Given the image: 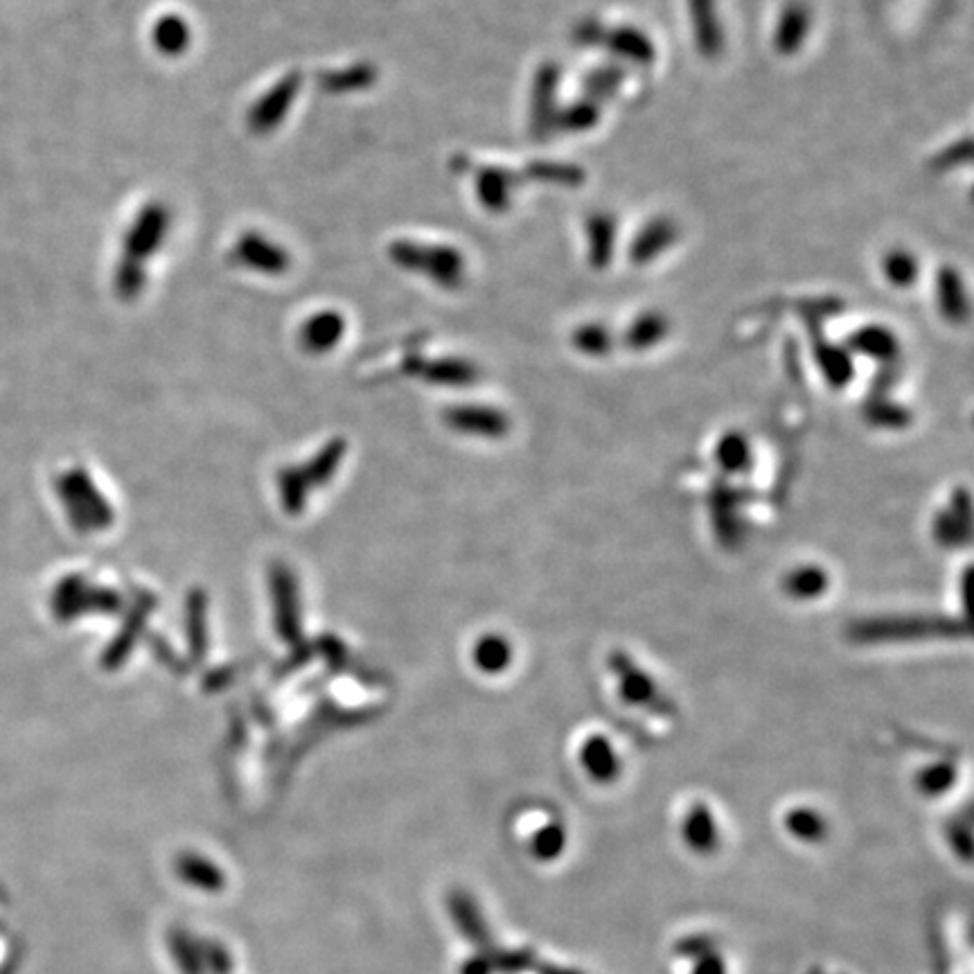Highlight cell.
I'll return each instance as SVG.
<instances>
[{"label": "cell", "mask_w": 974, "mask_h": 974, "mask_svg": "<svg viewBox=\"0 0 974 974\" xmlns=\"http://www.w3.org/2000/svg\"><path fill=\"white\" fill-rule=\"evenodd\" d=\"M959 623L943 616H894V618H864L850 625L848 637L862 645L880 643H909L930 639H954Z\"/></svg>", "instance_id": "cell-1"}, {"label": "cell", "mask_w": 974, "mask_h": 974, "mask_svg": "<svg viewBox=\"0 0 974 974\" xmlns=\"http://www.w3.org/2000/svg\"><path fill=\"white\" fill-rule=\"evenodd\" d=\"M607 666L610 672L616 677L618 697L627 706L664 715V718L675 713L672 702L662 693V689H658L656 679L650 672H645L632 656L625 654L623 650H614L607 656Z\"/></svg>", "instance_id": "cell-2"}, {"label": "cell", "mask_w": 974, "mask_h": 974, "mask_svg": "<svg viewBox=\"0 0 974 974\" xmlns=\"http://www.w3.org/2000/svg\"><path fill=\"white\" fill-rule=\"evenodd\" d=\"M562 81V68L555 62L537 66L530 91V133L537 140L549 138L555 131L558 120V91Z\"/></svg>", "instance_id": "cell-3"}, {"label": "cell", "mask_w": 974, "mask_h": 974, "mask_svg": "<svg viewBox=\"0 0 974 974\" xmlns=\"http://www.w3.org/2000/svg\"><path fill=\"white\" fill-rule=\"evenodd\" d=\"M693 41L702 60H718L725 52L727 37L718 14V0H689Z\"/></svg>", "instance_id": "cell-4"}, {"label": "cell", "mask_w": 974, "mask_h": 974, "mask_svg": "<svg viewBox=\"0 0 974 974\" xmlns=\"http://www.w3.org/2000/svg\"><path fill=\"white\" fill-rule=\"evenodd\" d=\"M679 240V226L672 217H654L641 226V231L629 244L627 257L635 267H648L662 257Z\"/></svg>", "instance_id": "cell-5"}, {"label": "cell", "mask_w": 974, "mask_h": 974, "mask_svg": "<svg viewBox=\"0 0 974 974\" xmlns=\"http://www.w3.org/2000/svg\"><path fill=\"white\" fill-rule=\"evenodd\" d=\"M578 762L587 779L598 785H610L620 777L623 760L618 756V749L614 742L603 733H591L585 738L578 752Z\"/></svg>", "instance_id": "cell-6"}, {"label": "cell", "mask_w": 974, "mask_h": 974, "mask_svg": "<svg viewBox=\"0 0 974 974\" xmlns=\"http://www.w3.org/2000/svg\"><path fill=\"white\" fill-rule=\"evenodd\" d=\"M812 27V10L806 0H787L773 27L771 46L779 54L792 56L806 46Z\"/></svg>", "instance_id": "cell-7"}, {"label": "cell", "mask_w": 974, "mask_h": 974, "mask_svg": "<svg viewBox=\"0 0 974 974\" xmlns=\"http://www.w3.org/2000/svg\"><path fill=\"white\" fill-rule=\"evenodd\" d=\"M587 235V262L595 271H605L616 255L618 242V221L612 213L598 210L587 217L585 223Z\"/></svg>", "instance_id": "cell-8"}, {"label": "cell", "mask_w": 974, "mask_h": 974, "mask_svg": "<svg viewBox=\"0 0 974 974\" xmlns=\"http://www.w3.org/2000/svg\"><path fill=\"white\" fill-rule=\"evenodd\" d=\"M936 305L940 317L950 325H963L970 319V298L959 269L945 265L936 271L934 280Z\"/></svg>", "instance_id": "cell-9"}, {"label": "cell", "mask_w": 974, "mask_h": 974, "mask_svg": "<svg viewBox=\"0 0 974 974\" xmlns=\"http://www.w3.org/2000/svg\"><path fill=\"white\" fill-rule=\"evenodd\" d=\"M607 50L618 60L635 66H652L656 62V46L652 37L637 25H618L603 37Z\"/></svg>", "instance_id": "cell-10"}, {"label": "cell", "mask_w": 974, "mask_h": 974, "mask_svg": "<svg viewBox=\"0 0 974 974\" xmlns=\"http://www.w3.org/2000/svg\"><path fill=\"white\" fill-rule=\"evenodd\" d=\"M846 348L877 363H894L900 357V341L896 332L877 323L855 330L846 343Z\"/></svg>", "instance_id": "cell-11"}, {"label": "cell", "mask_w": 974, "mask_h": 974, "mask_svg": "<svg viewBox=\"0 0 974 974\" xmlns=\"http://www.w3.org/2000/svg\"><path fill=\"white\" fill-rule=\"evenodd\" d=\"M683 844L697 855H710L720 846V830L710 808L706 804H695L683 815L681 821Z\"/></svg>", "instance_id": "cell-12"}, {"label": "cell", "mask_w": 974, "mask_h": 974, "mask_svg": "<svg viewBox=\"0 0 974 974\" xmlns=\"http://www.w3.org/2000/svg\"><path fill=\"white\" fill-rule=\"evenodd\" d=\"M970 499L965 492H957L950 508L945 512H938L934 517L932 530H934V539L943 547H961V543L967 541L970 537Z\"/></svg>", "instance_id": "cell-13"}, {"label": "cell", "mask_w": 974, "mask_h": 974, "mask_svg": "<svg viewBox=\"0 0 974 974\" xmlns=\"http://www.w3.org/2000/svg\"><path fill=\"white\" fill-rule=\"evenodd\" d=\"M670 334V321L662 311L650 309L639 313L623 332V346L632 353H645L656 348Z\"/></svg>", "instance_id": "cell-14"}, {"label": "cell", "mask_w": 974, "mask_h": 974, "mask_svg": "<svg viewBox=\"0 0 974 974\" xmlns=\"http://www.w3.org/2000/svg\"><path fill=\"white\" fill-rule=\"evenodd\" d=\"M781 587L785 595L796 600V603H812V600H819L828 593L830 576L819 564H800L785 573Z\"/></svg>", "instance_id": "cell-15"}, {"label": "cell", "mask_w": 974, "mask_h": 974, "mask_svg": "<svg viewBox=\"0 0 974 974\" xmlns=\"http://www.w3.org/2000/svg\"><path fill=\"white\" fill-rule=\"evenodd\" d=\"M514 185H517V177L503 167H483L476 175L478 202L492 213H503L510 206Z\"/></svg>", "instance_id": "cell-16"}, {"label": "cell", "mask_w": 974, "mask_h": 974, "mask_svg": "<svg viewBox=\"0 0 974 974\" xmlns=\"http://www.w3.org/2000/svg\"><path fill=\"white\" fill-rule=\"evenodd\" d=\"M817 366L821 370V375L825 380L828 386L833 388H844L853 382L855 375V361H853V353L846 346H837V343H828L821 341L817 350Z\"/></svg>", "instance_id": "cell-17"}, {"label": "cell", "mask_w": 974, "mask_h": 974, "mask_svg": "<svg viewBox=\"0 0 974 974\" xmlns=\"http://www.w3.org/2000/svg\"><path fill=\"white\" fill-rule=\"evenodd\" d=\"M713 456L718 467L731 476L749 472L754 465V447L742 432L725 434L718 445H715Z\"/></svg>", "instance_id": "cell-18"}, {"label": "cell", "mask_w": 974, "mask_h": 974, "mask_svg": "<svg viewBox=\"0 0 974 974\" xmlns=\"http://www.w3.org/2000/svg\"><path fill=\"white\" fill-rule=\"evenodd\" d=\"M526 177L535 183H547L558 188H582L587 181L585 167L566 161H533L526 167Z\"/></svg>", "instance_id": "cell-19"}, {"label": "cell", "mask_w": 974, "mask_h": 974, "mask_svg": "<svg viewBox=\"0 0 974 974\" xmlns=\"http://www.w3.org/2000/svg\"><path fill=\"white\" fill-rule=\"evenodd\" d=\"M600 118H603V104L591 98H580L560 106L555 129L566 133H587L598 127Z\"/></svg>", "instance_id": "cell-20"}, {"label": "cell", "mask_w": 974, "mask_h": 974, "mask_svg": "<svg viewBox=\"0 0 974 974\" xmlns=\"http://www.w3.org/2000/svg\"><path fill=\"white\" fill-rule=\"evenodd\" d=\"M880 269H882L884 280L892 286H896V290H909V286L919 282V275H921L919 257H915L907 248L886 251L882 262H880Z\"/></svg>", "instance_id": "cell-21"}, {"label": "cell", "mask_w": 974, "mask_h": 974, "mask_svg": "<svg viewBox=\"0 0 974 974\" xmlns=\"http://www.w3.org/2000/svg\"><path fill=\"white\" fill-rule=\"evenodd\" d=\"M456 426H461L463 432H472L478 436L499 438L508 432V418L495 409L485 407H465L453 413Z\"/></svg>", "instance_id": "cell-22"}, {"label": "cell", "mask_w": 974, "mask_h": 974, "mask_svg": "<svg viewBox=\"0 0 974 974\" xmlns=\"http://www.w3.org/2000/svg\"><path fill=\"white\" fill-rule=\"evenodd\" d=\"M571 346L585 357L603 359L614 350V332L605 323H582L571 332Z\"/></svg>", "instance_id": "cell-23"}, {"label": "cell", "mask_w": 974, "mask_h": 974, "mask_svg": "<svg viewBox=\"0 0 974 974\" xmlns=\"http://www.w3.org/2000/svg\"><path fill=\"white\" fill-rule=\"evenodd\" d=\"M625 77H627V73L618 64H603V66L589 71L582 79L585 98H591V100L603 104L605 100L614 98L620 91Z\"/></svg>", "instance_id": "cell-24"}, {"label": "cell", "mask_w": 974, "mask_h": 974, "mask_svg": "<svg viewBox=\"0 0 974 974\" xmlns=\"http://www.w3.org/2000/svg\"><path fill=\"white\" fill-rule=\"evenodd\" d=\"M785 830L798 842L815 844L821 842L828 833L825 819L815 808H794L785 815Z\"/></svg>", "instance_id": "cell-25"}, {"label": "cell", "mask_w": 974, "mask_h": 974, "mask_svg": "<svg viewBox=\"0 0 974 974\" xmlns=\"http://www.w3.org/2000/svg\"><path fill=\"white\" fill-rule=\"evenodd\" d=\"M476 664L483 672H503L508 670L510 662H512V645L501 639V637H485L478 645H476Z\"/></svg>", "instance_id": "cell-26"}, {"label": "cell", "mask_w": 974, "mask_h": 974, "mask_svg": "<svg viewBox=\"0 0 974 974\" xmlns=\"http://www.w3.org/2000/svg\"><path fill=\"white\" fill-rule=\"evenodd\" d=\"M957 783V769L950 762H932L915 773V787L925 796H943Z\"/></svg>", "instance_id": "cell-27"}, {"label": "cell", "mask_w": 974, "mask_h": 974, "mask_svg": "<svg viewBox=\"0 0 974 974\" xmlns=\"http://www.w3.org/2000/svg\"><path fill=\"white\" fill-rule=\"evenodd\" d=\"M867 418L875 424V426H884V428H905L911 422V411L889 402V399H875V402L869 407Z\"/></svg>", "instance_id": "cell-28"}, {"label": "cell", "mask_w": 974, "mask_h": 974, "mask_svg": "<svg viewBox=\"0 0 974 974\" xmlns=\"http://www.w3.org/2000/svg\"><path fill=\"white\" fill-rule=\"evenodd\" d=\"M564 848H566V830L562 823L543 825L533 842V850L539 859H555L564 853Z\"/></svg>", "instance_id": "cell-29"}, {"label": "cell", "mask_w": 974, "mask_h": 974, "mask_svg": "<svg viewBox=\"0 0 974 974\" xmlns=\"http://www.w3.org/2000/svg\"><path fill=\"white\" fill-rule=\"evenodd\" d=\"M242 253H257V255L244 257V260H246L248 265H255V267H265V269H280V267L284 265V255H282L280 251H275V248H273V244L269 246L267 242L257 240V238H251V240H246V242L242 244Z\"/></svg>", "instance_id": "cell-30"}, {"label": "cell", "mask_w": 974, "mask_h": 974, "mask_svg": "<svg viewBox=\"0 0 974 974\" xmlns=\"http://www.w3.org/2000/svg\"><path fill=\"white\" fill-rule=\"evenodd\" d=\"M970 158H972L970 140L963 138V140L954 142V145H950L948 150H943V152L932 161V167L938 169V171H948V169H954V167H961V165L970 163Z\"/></svg>", "instance_id": "cell-31"}, {"label": "cell", "mask_w": 974, "mask_h": 974, "mask_svg": "<svg viewBox=\"0 0 974 974\" xmlns=\"http://www.w3.org/2000/svg\"><path fill=\"white\" fill-rule=\"evenodd\" d=\"M156 41L167 52H175V50L183 48V43L188 41V33H185L183 21H175V18L161 21V25L156 27Z\"/></svg>", "instance_id": "cell-32"}, {"label": "cell", "mask_w": 974, "mask_h": 974, "mask_svg": "<svg viewBox=\"0 0 974 974\" xmlns=\"http://www.w3.org/2000/svg\"><path fill=\"white\" fill-rule=\"evenodd\" d=\"M605 27L600 25L595 18H587V21H582V23H578V27H576V41L580 43V46H593V43H603V37H605Z\"/></svg>", "instance_id": "cell-33"}, {"label": "cell", "mask_w": 974, "mask_h": 974, "mask_svg": "<svg viewBox=\"0 0 974 974\" xmlns=\"http://www.w3.org/2000/svg\"><path fill=\"white\" fill-rule=\"evenodd\" d=\"M695 974H727L725 970V961H720L718 957H708L702 959L700 965L695 967Z\"/></svg>", "instance_id": "cell-34"}]
</instances>
